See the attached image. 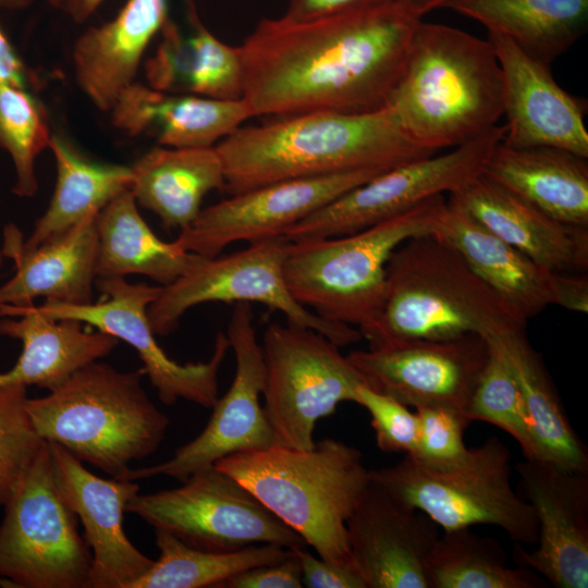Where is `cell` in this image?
Instances as JSON below:
<instances>
[{"mask_svg":"<svg viewBox=\"0 0 588 588\" xmlns=\"http://www.w3.org/2000/svg\"><path fill=\"white\" fill-rule=\"evenodd\" d=\"M385 107L433 152L487 133L503 115V79L491 42L421 20Z\"/></svg>","mask_w":588,"mask_h":588,"instance_id":"3957f363","label":"cell"},{"mask_svg":"<svg viewBox=\"0 0 588 588\" xmlns=\"http://www.w3.org/2000/svg\"><path fill=\"white\" fill-rule=\"evenodd\" d=\"M486 339L500 348L516 377L531 426L536 458L567 470L588 471L587 449L524 329Z\"/></svg>","mask_w":588,"mask_h":588,"instance_id":"1f68e13d","label":"cell"},{"mask_svg":"<svg viewBox=\"0 0 588 588\" xmlns=\"http://www.w3.org/2000/svg\"><path fill=\"white\" fill-rule=\"evenodd\" d=\"M356 404L369 413L377 446L382 452L414 454L417 440L416 412L365 384L357 389Z\"/></svg>","mask_w":588,"mask_h":588,"instance_id":"60d3db41","label":"cell"},{"mask_svg":"<svg viewBox=\"0 0 588 588\" xmlns=\"http://www.w3.org/2000/svg\"><path fill=\"white\" fill-rule=\"evenodd\" d=\"M230 195L275 182L389 170L431 156L392 112L310 111L238 127L215 146Z\"/></svg>","mask_w":588,"mask_h":588,"instance_id":"7a4b0ae2","label":"cell"},{"mask_svg":"<svg viewBox=\"0 0 588 588\" xmlns=\"http://www.w3.org/2000/svg\"><path fill=\"white\" fill-rule=\"evenodd\" d=\"M0 335L23 345L16 364L0 373V384L37 385L48 391L83 366L108 356L120 341L100 330H84L76 320H53L34 304L0 306Z\"/></svg>","mask_w":588,"mask_h":588,"instance_id":"484cf974","label":"cell"},{"mask_svg":"<svg viewBox=\"0 0 588 588\" xmlns=\"http://www.w3.org/2000/svg\"><path fill=\"white\" fill-rule=\"evenodd\" d=\"M463 256L437 234L408 238L387 264L385 296L369 347L411 340L482 338L525 329Z\"/></svg>","mask_w":588,"mask_h":588,"instance_id":"5b68a950","label":"cell"},{"mask_svg":"<svg viewBox=\"0 0 588 588\" xmlns=\"http://www.w3.org/2000/svg\"><path fill=\"white\" fill-rule=\"evenodd\" d=\"M226 336L236 369L228 392L212 406L205 429L160 464L130 469L125 480L166 475L184 481L191 474L213 466L228 455L261 450L274 444L259 396L265 388V363L257 341L250 303H235Z\"/></svg>","mask_w":588,"mask_h":588,"instance_id":"9a60e30c","label":"cell"},{"mask_svg":"<svg viewBox=\"0 0 588 588\" xmlns=\"http://www.w3.org/2000/svg\"><path fill=\"white\" fill-rule=\"evenodd\" d=\"M554 305L572 311H588V277L584 272H555Z\"/></svg>","mask_w":588,"mask_h":588,"instance_id":"f6af8a7d","label":"cell"},{"mask_svg":"<svg viewBox=\"0 0 588 588\" xmlns=\"http://www.w3.org/2000/svg\"><path fill=\"white\" fill-rule=\"evenodd\" d=\"M169 19L168 0H127L119 13L74 42V76L100 111H111L135 83L144 53Z\"/></svg>","mask_w":588,"mask_h":588,"instance_id":"cb8c5ba5","label":"cell"},{"mask_svg":"<svg viewBox=\"0 0 588 588\" xmlns=\"http://www.w3.org/2000/svg\"><path fill=\"white\" fill-rule=\"evenodd\" d=\"M52 133L48 114L28 89L0 81V148L14 166L13 193L33 197L38 189L35 162L49 147Z\"/></svg>","mask_w":588,"mask_h":588,"instance_id":"d590c367","label":"cell"},{"mask_svg":"<svg viewBox=\"0 0 588 588\" xmlns=\"http://www.w3.org/2000/svg\"><path fill=\"white\" fill-rule=\"evenodd\" d=\"M488 356L486 339L467 334L440 341H401L352 351L347 358L365 385L380 394L416 409L444 406L467 416Z\"/></svg>","mask_w":588,"mask_h":588,"instance_id":"2e32d148","label":"cell"},{"mask_svg":"<svg viewBox=\"0 0 588 588\" xmlns=\"http://www.w3.org/2000/svg\"><path fill=\"white\" fill-rule=\"evenodd\" d=\"M3 252H2V248L0 247V269H1V266H2V260H3Z\"/></svg>","mask_w":588,"mask_h":588,"instance_id":"f907efd6","label":"cell"},{"mask_svg":"<svg viewBox=\"0 0 588 588\" xmlns=\"http://www.w3.org/2000/svg\"><path fill=\"white\" fill-rule=\"evenodd\" d=\"M422 20L405 0L294 21L258 22L237 47L253 117L385 107Z\"/></svg>","mask_w":588,"mask_h":588,"instance_id":"6da1fadb","label":"cell"},{"mask_svg":"<svg viewBox=\"0 0 588 588\" xmlns=\"http://www.w3.org/2000/svg\"><path fill=\"white\" fill-rule=\"evenodd\" d=\"M550 65L588 28V0H450L445 7Z\"/></svg>","mask_w":588,"mask_h":588,"instance_id":"4dcf8cb0","label":"cell"},{"mask_svg":"<svg viewBox=\"0 0 588 588\" xmlns=\"http://www.w3.org/2000/svg\"><path fill=\"white\" fill-rule=\"evenodd\" d=\"M261 348L262 408L274 444L311 449L316 422L342 402L356 403L364 380L338 345L309 328L270 322Z\"/></svg>","mask_w":588,"mask_h":588,"instance_id":"30bf717a","label":"cell"},{"mask_svg":"<svg viewBox=\"0 0 588 588\" xmlns=\"http://www.w3.org/2000/svg\"><path fill=\"white\" fill-rule=\"evenodd\" d=\"M191 33L186 36L183 93L216 99H240L242 64L237 47L218 39L201 22L193 0H186Z\"/></svg>","mask_w":588,"mask_h":588,"instance_id":"8d00e7d4","label":"cell"},{"mask_svg":"<svg viewBox=\"0 0 588 588\" xmlns=\"http://www.w3.org/2000/svg\"><path fill=\"white\" fill-rule=\"evenodd\" d=\"M61 498L83 523L91 549L88 588H130L154 561L126 537L122 523L127 503L139 493L135 480L105 479L59 444L48 442Z\"/></svg>","mask_w":588,"mask_h":588,"instance_id":"d6986e66","label":"cell"},{"mask_svg":"<svg viewBox=\"0 0 588 588\" xmlns=\"http://www.w3.org/2000/svg\"><path fill=\"white\" fill-rule=\"evenodd\" d=\"M430 588H542L548 583L532 569L507 564L500 542L469 528L443 530L426 563Z\"/></svg>","mask_w":588,"mask_h":588,"instance_id":"836d02e7","label":"cell"},{"mask_svg":"<svg viewBox=\"0 0 588 588\" xmlns=\"http://www.w3.org/2000/svg\"><path fill=\"white\" fill-rule=\"evenodd\" d=\"M417 440L413 455L433 467H448L461 462L468 453L464 431L471 422L453 408L426 406L416 409Z\"/></svg>","mask_w":588,"mask_h":588,"instance_id":"ab89813d","label":"cell"},{"mask_svg":"<svg viewBox=\"0 0 588 588\" xmlns=\"http://www.w3.org/2000/svg\"><path fill=\"white\" fill-rule=\"evenodd\" d=\"M160 555L130 588H220L246 569L287 559L292 549L261 543L229 552H212L186 546L163 530H155Z\"/></svg>","mask_w":588,"mask_h":588,"instance_id":"e575fe53","label":"cell"},{"mask_svg":"<svg viewBox=\"0 0 588 588\" xmlns=\"http://www.w3.org/2000/svg\"><path fill=\"white\" fill-rule=\"evenodd\" d=\"M75 23L88 20L103 3L105 0H46Z\"/></svg>","mask_w":588,"mask_h":588,"instance_id":"7dc6e473","label":"cell"},{"mask_svg":"<svg viewBox=\"0 0 588 588\" xmlns=\"http://www.w3.org/2000/svg\"><path fill=\"white\" fill-rule=\"evenodd\" d=\"M0 81L28 89L36 83L35 76L16 53L0 27Z\"/></svg>","mask_w":588,"mask_h":588,"instance_id":"bcb514c9","label":"cell"},{"mask_svg":"<svg viewBox=\"0 0 588 588\" xmlns=\"http://www.w3.org/2000/svg\"><path fill=\"white\" fill-rule=\"evenodd\" d=\"M136 203L156 213L167 229L189 226L206 194L224 188V172L215 147L173 148L158 145L132 167Z\"/></svg>","mask_w":588,"mask_h":588,"instance_id":"f1b7e54d","label":"cell"},{"mask_svg":"<svg viewBox=\"0 0 588 588\" xmlns=\"http://www.w3.org/2000/svg\"><path fill=\"white\" fill-rule=\"evenodd\" d=\"M302 569L295 549L278 563L246 569L225 580L220 588H301Z\"/></svg>","mask_w":588,"mask_h":588,"instance_id":"b9f144b4","label":"cell"},{"mask_svg":"<svg viewBox=\"0 0 588 588\" xmlns=\"http://www.w3.org/2000/svg\"><path fill=\"white\" fill-rule=\"evenodd\" d=\"M446 201L553 272L588 268V228L560 221L482 173Z\"/></svg>","mask_w":588,"mask_h":588,"instance_id":"7402d4cb","label":"cell"},{"mask_svg":"<svg viewBox=\"0 0 588 588\" xmlns=\"http://www.w3.org/2000/svg\"><path fill=\"white\" fill-rule=\"evenodd\" d=\"M96 285L105 296L101 302L65 305L45 301L38 309L53 320L85 322L130 344L163 404L173 405L184 399L212 408L218 400L219 370L230 348L226 334H217L208 362L179 364L157 343L147 316L162 285L130 283L125 278H98Z\"/></svg>","mask_w":588,"mask_h":588,"instance_id":"5bb4252c","label":"cell"},{"mask_svg":"<svg viewBox=\"0 0 588 588\" xmlns=\"http://www.w3.org/2000/svg\"><path fill=\"white\" fill-rule=\"evenodd\" d=\"M434 234L463 256L522 322L554 304L555 272L504 242L464 210L446 201Z\"/></svg>","mask_w":588,"mask_h":588,"instance_id":"4316f807","label":"cell"},{"mask_svg":"<svg viewBox=\"0 0 588 588\" xmlns=\"http://www.w3.org/2000/svg\"><path fill=\"white\" fill-rule=\"evenodd\" d=\"M125 512L205 551L229 552L261 543L307 547L245 486L215 466L191 474L177 488L137 493Z\"/></svg>","mask_w":588,"mask_h":588,"instance_id":"8fae6325","label":"cell"},{"mask_svg":"<svg viewBox=\"0 0 588 588\" xmlns=\"http://www.w3.org/2000/svg\"><path fill=\"white\" fill-rule=\"evenodd\" d=\"M144 375L91 362L46 396L27 399L26 408L44 440L125 480L130 464L155 453L169 426L142 387Z\"/></svg>","mask_w":588,"mask_h":588,"instance_id":"8992f818","label":"cell"},{"mask_svg":"<svg viewBox=\"0 0 588 588\" xmlns=\"http://www.w3.org/2000/svg\"><path fill=\"white\" fill-rule=\"evenodd\" d=\"M382 172L360 170L286 180L231 195L201 209L193 223L180 231L175 243L187 252L215 258L238 241L284 236L295 223Z\"/></svg>","mask_w":588,"mask_h":588,"instance_id":"e0dca14e","label":"cell"},{"mask_svg":"<svg viewBox=\"0 0 588 588\" xmlns=\"http://www.w3.org/2000/svg\"><path fill=\"white\" fill-rule=\"evenodd\" d=\"M449 1L450 0H405L411 10L419 17H424L425 14L432 10L444 8Z\"/></svg>","mask_w":588,"mask_h":588,"instance_id":"c3c4849f","label":"cell"},{"mask_svg":"<svg viewBox=\"0 0 588 588\" xmlns=\"http://www.w3.org/2000/svg\"><path fill=\"white\" fill-rule=\"evenodd\" d=\"M503 79L501 143L516 148L553 147L588 158L584 106L554 81L548 64L507 37L488 32Z\"/></svg>","mask_w":588,"mask_h":588,"instance_id":"44dd1931","label":"cell"},{"mask_svg":"<svg viewBox=\"0 0 588 588\" xmlns=\"http://www.w3.org/2000/svg\"><path fill=\"white\" fill-rule=\"evenodd\" d=\"M369 476L395 500L424 512L443 530L492 525L515 543H537L535 512L514 491L511 452L497 437L469 449L452 466L433 467L405 455L392 466L369 469Z\"/></svg>","mask_w":588,"mask_h":588,"instance_id":"ba28073f","label":"cell"},{"mask_svg":"<svg viewBox=\"0 0 588 588\" xmlns=\"http://www.w3.org/2000/svg\"><path fill=\"white\" fill-rule=\"evenodd\" d=\"M98 278L144 274L168 285L205 257L187 252L175 241L160 240L142 218L130 189L112 198L96 216Z\"/></svg>","mask_w":588,"mask_h":588,"instance_id":"f546056e","label":"cell"},{"mask_svg":"<svg viewBox=\"0 0 588 588\" xmlns=\"http://www.w3.org/2000/svg\"><path fill=\"white\" fill-rule=\"evenodd\" d=\"M482 174L547 215L588 228L587 158L560 148H516L500 142Z\"/></svg>","mask_w":588,"mask_h":588,"instance_id":"83f0119b","label":"cell"},{"mask_svg":"<svg viewBox=\"0 0 588 588\" xmlns=\"http://www.w3.org/2000/svg\"><path fill=\"white\" fill-rule=\"evenodd\" d=\"M445 209L439 195L359 232L291 242L284 262L290 293L321 318L356 327L364 338L382 313L391 254L408 238L437 233Z\"/></svg>","mask_w":588,"mask_h":588,"instance_id":"52a82bcc","label":"cell"},{"mask_svg":"<svg viewBox=\"0 0 588 588\" xmlns=\"http://www.w3.org/2000/svg\"><path fill=\"white\" fill-rule=\"evenodd\" d=\"M334 564H353L346 522L370 483L362 452L335 439L308 450L273 444L228 455L213 465Z\"/></svg>","mask_w":588,"mask_h":588,"instance_id":"277c9868","label":"cell"},{"mask_svg":"<svg viewBox=\"0 0 588 588\" xmlns=\"http://www.w3.org/2000/svg\"><path fill=\"white\" fill-rule=\"evenodd\" d=\"M27 387L0 384V506L15 492L27 468L46 444L26 408Z\"/></svg>","mask_w":588,"mask_h":588,"instance_id":"f35d334b","label":"cell"},{"mask_svg":"<svg viewBox=\"0 0 588 588\" xmlns=\"http://www.w3.org/2000/svg\"><path fill=\"white\" fill-rule=\"evenodd\" d=\"M523 498L538 523V547H513L516 565L539 574L555 588L588 587V471L525 458L515 465Z\"/></svg>","mask_w":588,"mask_h":588,"instance_id":"ac0fdd59","label":"cell"},{"mask_svg":"<svg viewBox=\"0 0 588 588\" xmlns=\"http://www.w3.org/2000/svg\"><path fill=\"white\" fill-rule=\"evenodd\" d=\"M439 528L370 480L346 522L351 555L366 588H430L426 563Z\"/></svg>","mask_w":588,"mask_h":588,"instance_id":"ffe728a7","label":"cell"},{"mask_svg":"<svg viewBox=\"0 0 588 588\" xmlns=\"http://www.w3.org/2000/svg\"><path fill=\"white\" fill-rule=\"evenodd\" d=\"M3 507L0 586L88 588L91 553L57 488L48 442Z\"/></svg>","mask_w":588,"mask_h":588,"instance_id":"9c48e42d","label":"cell"},{"mask_svg":"<svg viewBox=\"0 0 588 588\" xmlns=\"http://www.w3.org/2000/svg\"><path fill=\"white\" fill-rule=\"evenodd\" d=\"M115 127L130 136L154 134L173 148H211L232 134L252 110L243 99L167 94L134 83L110 111Z\"/></svg>","mask_w":588,"mask_h":588,"instance_id":"d4e9b609","label":"cell"},{"mask_svg":"<svg viewBox=\"0 0 588 588\" xmlns=\"http://www.w3.org/2000/svg\"><path fill=\"white\" fill-rule=\"evenodd\" d=\"M396 1L401 0H287L284 16L294 21H306Z\"/></svg>","mask_w":588,"mask_h":588,"instance_id":"ee69618b","label":"cell"},{"mask_svg":"<svg viewBox=\"0 0 588 588\" xmlns=\"http://www.w3.org/2000/svg\"><path fill=\"white\" fill-rule=\"evenodd\" d=\"M486 341L489 356L467 416L471 421H486L502 429L518 443L525 458H536L531 426L516 377L500 348L491 340Z\"/></svg>","mask_w":588,"mask_h":588,"instance_id":"74e56055","label":"cell"},{"mask_svg":"<svg viewBox=\"0 0 588 588\" xmlns=\"http://www.w3.org/2000/svg\"><path fill=\"white\" fill-rule=\"evenodd\" d=\"M291 242L277 236L250 243L245 249L204 258L194 269L161 286L147 316L157 335H168L192 307L212 302L260 303L282 313L289 323L313 329L339 347L359 342L360 332L348 324L321 318L301 305L284 279Z\"/></svg>","mask_w":588,"mask_h":588,"instance_id":"7c38bea8","label":"cell"},{"mask_svg":"<svg viewBox=\"0 0 588 588\" xmlns=\"http://www.w3.org/2000/svg\"><path fill=\"white\" fill-rule=\"evenodd\" d=\"M503 134L504 126L497 125L448 152L389 169L295 223L284 236L301 243L359 232L427 199L456 192L482 173Z\"/></svg>","mask_w":588,"mask_h":588,"instance_id":"4fadbf2b","label":"cell"},{"mask_svg":"<svg viewBox=\"0 0 588 588\" xmlns=\"http://www.w3.org/2000/svg\"><path fill=\"white\" fill-rule=\"evenodd\" d=\"M36 0H0V8L9 11H20L29 8Z\"/></svg>","mask_w":588,"mask_h":588,"instance_id":"681fc988","label":"cell"},{"mask_svg":"<svg viewBox=\"0 0 588 588\" xmlns=\"http://www.w3.org/2000/svg\"><path fill=\"white\" fill-rule=\"evenodd\" d=\"M48 148L56 162V186L32 235L22 243L24 248L36 247L97 215L132 184L131 167L94 161L63 135L52 134Z\"/></svg>","mask_w":588,"mask_h":588,"instance_id":"d6a6232c","label":"cell"},{"mask_svg":"<svg viewBox=\"0 0 588 588\" xmlns=\"http://www.w3.org/2000/svg\"><path fill=\"white\" fill-rule=\"evenodd\" d=\"M303 586L308 588H366L353 564H334L316 558L306 548H296Z\"/></svg>","mask_w":588,"mask_h":588,"instance_id":"7bdbcfd3","label":"cell"},{"mask_svg":"<svg viewBox=\"0 0 588 588\" xmlns=\"http://www.w3.org/2000/svg\"><path fill=\"white\" fill-rule=\"evenodd\" d=\"M96 216L36 247L24 248L14 226L8 230L3 255L15 273L0 286V306H28L37 297L65 305L93 303L97 279Z\"/></svg>","mask_w":588,"mask_h":588,"instance_id":"603a6c76","label":"cell"}]
</instances>
